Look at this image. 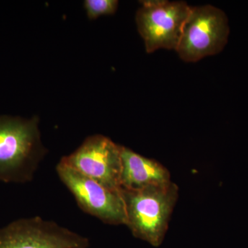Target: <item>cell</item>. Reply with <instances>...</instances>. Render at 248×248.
Returning <instances> with one entry per match:
<instances>
[{
	"label": "cell",
	"mask_w": 248,
	"mask_h": 248,
	"mask_svg": "<svg viewBox=\"0 0 248 248\" xmlns=\"http://www.w3.org/2000/svg\"><path fill=\"white\" fill-rule=\"evenodd\" d=\"M88 238L40 217L19 218L0 229V248H88Z\"/></svg>",
	"instance_id": "52a82bcc"
},
{
	"label": "cell",
	"mask_w": 248,
	"mask_h": 248,
	"mask_svg": "<svg viewBox=\"0 0 248 248\" xmlns=\"http://www.w3.org/2000/svg\"><path fill=\"white\" fill-rule=\"evenodd\" d=\"M191 9L184 1H142L136 22L147 53L161 48L177 50Z\"/></svg>",
	"instance_id": "277c9868"
},
{
	"label": "cell",
	"mask_w": 248,
	"mask_h": 248,
	"mask_svg": "<svg viewBox=\"0 0 248 248\" xmlns=\"http://www.w3.org/2000/svg\"><path fill=\"white\" fill-rule=\"evenodd\" d=\"M39 121L37 117H0V182L27 183L33 179L47 153Z\"/></svg>",
	"instance_id": "6da1fadb"
},
{
	"label": "cell",
	"mask_w": 248,
	"mask_h": 248,
	"mask_svg": "<svg viewBox=\"0 0 248 248\" xmlns=\"http://www.w3.org/2000/svg\"><path fill=\"white\" fill-rule=\"evenodd\" d=\"M126 225L135 237L159 247L169 229L179 188L173 182L140 190L121 188Z\"/></svg>",
	"instance_id": "7a4b0ae2"
},
{
	"label": "cell",
	"mask_w": 248,
	"mask_h": 248,
	"mask_svg": "<svg viewBox=\"0 0 248 248\" xmlns=\"http://www.w3.org/2000/svg\"><path fill=\"white\" fill-rule=\"evenodd\" d=\"M170 182V173L162 164L122 146L121 188L140 190Z\"/></svg>",
	"instance_id": "ba28073f"
},
{
	"label": "cell",
	"mask_w": 248,
	"mask_h": 248,
	"mask_svg": "<svg viewBox=\"0 0 248 248\" xmlns=\"http://www.w3.org/2000/svg\"><path fill=\"white\" fill-rule=\"evenodd\" d=\"M122 146L104 135L90 136L60 161L111 190L121 189Z\"/></svg>",
	"instance_id": "8992f818"
},
{
	"label": "cell",
	"mask_w": 248,
	"mask_h": 248,
	"mask_svg": "<svg viewBox=\"0 0 248 248\" xmlns=\"http://www.w3.org/2000/svg\"><path fill=\"white\" fill-rule=\"evenodd\" d=\"M117 0H86L84 8L90 19H95L104 16L113 15L118 8Z\"/></svg>",
	"instance_id": "9c48e42d"
},
{
	"label": "cell",
	"mask_w": 248,
	"mask_h": 248,
	"mask_svg": "<svg viewBox=\"0 0 248 248\" xmlns=\"http://www.w3.org/2000/svg\"><path fill=\"white\" fill-rule=\"evenodd\" d=\"M56 170L83 211L107 224L126 225L125 204L121 190H109L62 161Z\"/></svg>",
	"instance_id": "5b68a950"
},
{
	"label": "cell",
	"mask_w": 248,
	"mask_h": 248,
	"mask_svg": "<svg viewBox=\"0 0 248 248\" xmlns=\"http://www.w3.org/2000/svg\"><path fill=\"white\" fill-rule=\"evenodd\" d=\"M229 33L228 17L222 10L211 5L192 7L176 51L184 61H199L221 52Z\"/></svg>",
	"instance_id": "3957f363"
}]
</instances>
